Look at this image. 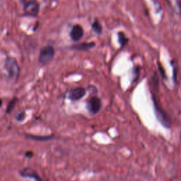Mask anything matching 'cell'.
I'll return each instance as SVG.
<instances>
[{
	"mask_svg": "<svg viewBox=\"0 0 181 181\" xmlns=\"http://www.w3.org/2000/svg\"><path fill=\"white\" fill-rule=\"evenodd\" d=\"M4 68H5L9 79L16 81L19 79L20 67L16 58L11 56L6 57L5 62H4Z\"/></svg>",
	"mask_w": 181,
	"mask_h": 181,
	"instance_id": "6da1fadb",
	"label": "cell"
},
{
	"mask_svg": "<svg viewBox=\"0 0 181 181\" xmlns=\"http://www.w3.org/2000/svg\"><path fill=\"white\" fill-rule=\"evenodd\" d=\"M23 6V16L26 17L36 18L40 12V5L38 0H19Z\"/></svg>",
	"mask_w": 181,
	"mask_h": 181,
	"instance_id": "7a4b0ae2",
	"label": "cell"
},
{
	"mask_svg": "<svg viewBox=\"0 0 181 181\" xmlns=\"http://www.w3.org/2000/svg\"><path fill=\"white\" fill-rule=\"evenodd\" d=\"M55 55V50L52 45H48L40 48L38 57V63L44 67L50 64Z\"/></svg>",
	"mask_w": 181,
	"mask_h": 181,
	"instance_id": "3957f363",
	"label": "cell"
},
{
	"mask_svg": "<svg viewBox=\"0 0 181 181\" xmlns=\"http://www.w3.org/2000/svg\"><path fill=\"white\" fill-rule=\"evenodd\" d=\"M102 106L101 100L97 96H93L86 103V108L89 113L95 115L100 111Z\"/></svg>",
	"mask_w": 181,
	"mask_h": 181,
	"instance_id": "277c9868",
	"label": "cell"
},
{
	"mask_svg": "<svg viewBox=\"0 0 181 181\" xmlns=\"http://www.w3.org/2000/svg\"><path fill=\"white\" fill-rule=\"evenodd\" d=\"M84 30L79 24H74L70 31V37L74 42H77L84 37Z\"/></svg>",
	"mask_w": 181,
	"mask_h": 181,
	"instance_id": "5b68a950",
	"label": "cell"
},
{
	"mask_svg": "<svg viewBox=\"0 0 181 181\" xmlns=\"http://www.w3.org/2000/svg\"><path fill=\"white\" fill-rule=\"evenodd\" d=\"M86 95V90L84 87H76L71 90L68 93V98L72 101L81 100Z\"/></svg>",
	"mask_w": 181,
	"mask_h": 181,
	"instance_id": "8992f818",
	"label": "cell"
},
{
	"mask_svg": "<svg viewBox=\"0 0 181 181\" xmlns=\"http://www.w3.org/2000/svg\"><path fill=\"white\" fill-rule=\"evenodd\" d=\"M95 42H81V43H76L70 46V49L73 50H76V51H88L95 46Z\"/></svg>",
	"mask_w": 181,
	"mask_h": 181,
	"instance_id": "52a82bcc",
	"label": "cell"
},
{
	"mask_svg": "<svg viewBox=\"0 0 181 181\" xmlns=\"http://www.w3.org/2000/svg\"><path fill=\"white\" fill-rule=\"evenodd\" d=\"M19 174L23 178H32L36 181H42L40 177L38 176L37 172H36L35 170L30 168H26L21 170L19 171Z\"/></svg>",
	"mask_w": 181,
	"mask_h": 181,
	"instance_id": "ba28073f",
	"label": "cell"
},
{
	"mask_svg": "<svg viewBox=\"0 0 181 181\" xmlns=\"http://www.w3.org/2000/svg\"><path fill=\"white\" fill-rule=\"evenodd\" d=\"M27 139L33 140L37 142H48L54 139L55 137L53 135H26Z\"/></svg>",
	"mask_w": 181,
	"mask_h": 181,
	"instance_id": "9c48e42d",
	"label": "cell"
},
{
	"mask_svg": "<svg viewBox=\"0 0 181 181\" xmlns=\"http://www.w3.org/2000/svg\"><path fill=\"white\" fill-rule=\"evenodd\" d=\"M91 28H92L93 31L98 35H101L103 33V27L101 25L100 21L97 19H95L91 23Z\"/></svg>",
	"mask_w": 181,
	"mask_h": 181,
	"instance_id": "30bf717a",
	"label": "cell"
},
{
	"mask_svg": "<svg viewBox=\"0 0 181 181\" xmlns=\"http://www.w3.org/2000/svg\"><path fill=\"white\" fill-rule=\"evenodd\" d=\"M117 37H118V42L122 48L125 46L127 42H129V38L126 36L125 33H124L123 32L120 31L117 33Z\"/></svg>",
	"mask_w": 181,
	"mask_h": 181,
	"instance_id": "8fae6325",
	"label": "cell"
},
{
	"mask_svg": "<svg viewBox=\"0 0 181 181\" xmlns=\"http://www.w3.org/2000/svg\"><path fill=\"white\" fill-rule=\"evenodd\" d=\"M16 102H17V98H13L11 101H9V103H8L7 106V109H6V113H11L12 111H13L14 107L16 104Z\"/></svg>",
	"mask_w": 181,
	"mask_h": 181,
	"instance_id": "7c38bea8",
	"label": "cell"
},
{
	"mask_svg": "<svg viewBox=\"0 0 181 181\" xmlns=\"http://www.w3.org/2000/svg\"><path fill=\"white\" fill-rule=\"evenodd\" d=\"M25 118H26V112L23 111H21L18 112L15 116L16 120L18 122H20V123L23 122L24 120H25Z\"/></svg>",
	"mask_w": 181,
	"mask_h": 181,
	"instance_id": "4fadbf2b",
	"label": "cell"
},
{
	"mask_svg": "<svg viewBox=\"0 0 181 181\" xmlns=\"http://www.w3.org/2000/svg\"><path fill=\"white\" fill-rule=\"evenodd\" d=\"M33 152L30 151H26V154H25V156L27 158H31L33 156Z\"/></svg>",
	"mask_w": 181,
	"mask_h": 181,
	"instance_id": "5bb4252c",
	"label": "cell"
},
{
	"mask_svg": "<svg viewBox=\"0 0 181 181\" xmlns=\"http://www.w3.org/2000/svg\"><path fill=\"white\" fill-rule=\"evenodd\" d=\"M2 99L0 98V108L2 107Z\"/></svg>",
	"mask_w": 181,
	"mask_h": 181,
	"instance_id": "9a60e30c",
	"label": "cell"
}]
</instances>
